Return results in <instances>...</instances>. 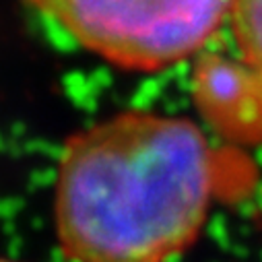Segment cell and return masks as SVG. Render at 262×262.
<instances>
[{
  "label": "cell",
  "mask_w": 262,
  "mask_h": 262,
  "mask_svg": "<svg viewBox=\"0 0 262 262\" xmlns=\"http://www.w3.org/2000/svg\"><path fill=\"white\" fill-rule=\"evenodd\" d=\"M215 190L196 124L122 112L73 135L54 182L58 246L71 262H171L201 235Z\"/></svg>",
  "instance_id": "cell-1"
},
{
  "label": "cell",
  "mask_w": 262,
  "mask_h": 262,
  "mask_svg": "<svg viewBox=\"0 0 262 262\" xmlns=\"http://www.w3.org/2000/svg\"><path fill=\"white\" fill-rule=\"evenodd\" d=\"M83 50L118 69L153 73L194 56L233 0H25Z\"/></svg>",
  "instance_id": "cell-2"
},
{
  "label": "cell",
  "mask_w": 262,
  "mask_h": 262,
  "mask_svg": "<svg viewBox=\"0 0 262 262\" xmlns=\"http://www.w3.org/2000/svg\"><path fill=\"white\" fill-rule=\"evenodd\" d=\"M229 21L242 64L262 87V0H233Z\"/></svg>",
  "instance_id": "cell-3"
},
{
  "label": "cell",
  "mask_w": 262,
  "mask_h": 262,
  "mask_svg": "<svg viewBox=\"0 0 262 262\" xmlns=\"http://www.w3.org/2000/svg\"><path fill=\"white\" fill-rule=\"evenodd\" d=\"M0 262H19V260H11V258H0Z\"/></svg>",
  "instance_id": "cell-4"
}]
</instances>
